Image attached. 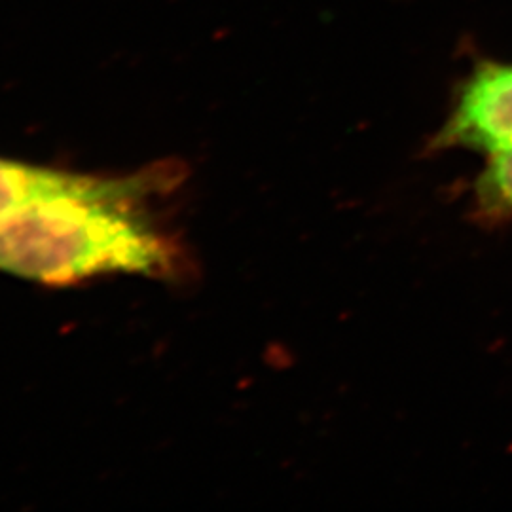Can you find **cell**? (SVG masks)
<instances>
[{"instance_id": "2", "label": "cell", "mask_w": 512, "mask_h": 512, "mask_svg": "<svg viewBox=\"0 0 512 512\" xmlns=\"http://www.w3.org/2000/svg\"><path fill=\"white\" fill-rule=\"evenodd\" d=\"M429 147L486 154L512 148V65L480 61L459 86L454 109Z\"/></svg>"}, {"instance_id": "1", "label": "cell", "mask_w": 512, "mask_h": 512, "mask_svg": "<svg viewBox=\"0 0 512 512\" xmlns=\"http://www.w3.org/2000/svg\"><path fill=\"white\" fill-rule=\"evenodd\" d=\"M158 169L82 183L0 219V270L50 285L109 272L167 275L175 251L141 205Z\"/></svg>"}, {"instance_id": "3", "label": "cell", "mask_w": 512, "mask_h": 512, "mask_svg": "<svg viewBox=\"0 0 512 512\" xmlns=\"http://www.w3.org/2000/svg\"><path fill=\"white\" fill-rule=\"evenodd\" d=\"M84 175L0 160V219L31 203L73 190Z\"/></svg>"}, {"instance_id": "4", "label": "cell", "mask_w": 512, "mask_h": 512, "mask_svg": "<svg viewBox=\"0 0 512 512\" xmlns=\"http://www.w3.org/2000/svg\"><path fill=\"white\" fill-rule=\"evenodd\" d=\"M478 213L488 220L512 215V148L488 154V165L475 184Z\"/></svg>"}]
</instances>
